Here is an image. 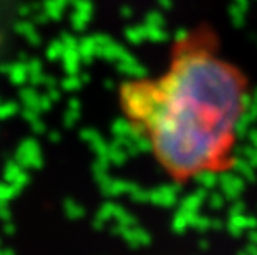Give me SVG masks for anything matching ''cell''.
Returning <instances> with one entry per match:
<instances>
[{"label":"cell","mask_w":257,"mask_h":255,"mask_svg":"<svg viewBox=\"0 0 257 255\" xmlns=\"http://www.w3.org/2000/svg\"><path fill=\"white\" fill-rule=\"evenodd\" d=\"M119 108L161 171L184 184L232 164L249 81L207 34H196L181 40L155 77L126 81Z\"/></svg>","instance_id":"6da1fadb"}]
</instances>
